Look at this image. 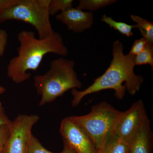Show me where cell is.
Masks as SVG:
<instances>
[{"instance_id":"cell-20","label":"cell","mask_w":153,"mask_h":153,"mask_svg":"<svg viewBox=\"0 0 153 153\" xmlns=\"http://www.w3.org/2000/svg\"><path fill=\"white\" fill-rule=\"evenodd\" d=\"M8 36L5 30L0 29V57H2L5 51L7 45Z\"/></svg>"},{"instance_id":"cell-2","label":"cell","mask_w":153,"mask_h":153,"mask_svg":"<svg viewBox=\"0 0 153 153\" xmlns=\"http://www.w3.org/2000/svg\"><path fill=\"white\" fill-rule=\"evenodd\" d=\"M19 47L18 55L10 60L7 66V74L15 83H22L31 77L29 71H36L44 56L53 53L66 57L68 48L61 35L57 32L45 39L37 38L32 31L24 30L17 36Z\"/></svg>"},{"instance_id":"cell-3","label":"cell","mask_w":153,"mask_h":153,"mask_svg":"<svg viewBox=\"0 0 153 153\" xmlns=\"http://www.w3.org/2000/svg\"><path fill=\"white\" fill-rule=\"evenodd\" d=\"M74 66L73 60L60 57L52 60L45 74L34 76V87L41 97L40 106L55 101L70 89L81 87Z\"/></svg>"},{"instance_id":"cell-13","label":"cell","mask_w":153,"mask_h":153,"mask_svg":"<svg viewBox=\"0 0 153 153\" xmlns=\"http://www.w3.org/2000/svg\"><path fill=\"white\" fill-rule=\"evenodd\" d=\"M100 21L105 23L114 30H117L121 34L127 37H131L133 35V29H137L136 25H130L123 22L115 21L111 17L108 16L105 14L103 15Z\"/></svg>"},{"instance_id":"cell-18","label":"cell","mask_w":153,"mask_h":153,"mask_svg":"<svg viewBox=\"0 0 153 153\" xmlns=\"http://www.w3.org/2000/svg\"><path fill=\"white\" fill-rule=\"evenodd\" d=\"M147 43L146 39L143 37L139 39L135 40L128 55L134 57L139 55L144 49Z\"/></svg>"},{"instance_id":"cell-12","label":"cell","mask_w":153,"mask_h":153,"mask_svg":"<svg viewBox=\"0 0 153 153\" xmlns=\"http://www.w3.org/2000/svg\"><path fill=\"white\" fill-rule=\"evenodd\" d=\"M131 18L136 23L143 38L146 39L148 43L153 44V23L136 15H131Z\"/></svg>"},{"instance_id":"cell-21","label":"cell","mask_w":153,"mask_h":153,"mask_svg":"<svg viewBox=\"0 0 153 153\" xmlns=\"http://www.w3.org/2000/svg\"><path fill=\"white\" fill-rule=\"evenodd\" d=\"M19 0H0V18L6 10L19 2Z\"/></svg>"},{"instance_id":"cell-23","label":"cell","mask_w":153,"mask_h":153,"mask_svg":"<svg viewBox=\"0 0 153 153\" xmlns=\"http://www.w3.org/2000/svg\"><path fill=\"white\" fill-rule=\"evenodd\" d=\"M63 145H64L63 146L64 147H63V151L64 152V153H76L73 150L71 149V148L68 146L67 145L64 144H63Z\"/></svg>"},{"instance_id":"cell-8","label":"cell","mask_w":153,"mask_h":153,"mask_svg":"<svg viewBox=\"0 0 153 153\" xmlns=\"http://www.w3.org/2000/svg\"><path fill=\"white\" fill-rule=\"evenodd\" d=\"M60 133L63 144L76 153H97V148L92 140L80 126L69 117L63 119Z\"/></svg>"},{"instance_id":"cell-10","label":"cell","mask_w":153,"mask_h":153,"mask_svg":"<svg viewBox=\"0 0 153 153\" xmlns=\"http://www.w3.org/2000/svg\"><path fill=\"white\" fill-rule=\"evenodd\" d=\"M153 135L149 120L130 143L128 153H152Z\"/></svg>"},{"instance_id":"cell-6","label":"cell","mask_w":153,"mask_h":153,"mask_svg":"<svg viewBox=\"0 0 153 153\" xmlns=\"http://www.w3.org/2000/svg\"><path fill=\"white\" fill-rule=\"evenodd\" d=\"M143 102L137 100L125 111H121L115 123L113 134L129 144L149 120Z\"/></svg>"},{"instance_id":"cell-9","label":"cell","mask_w":153,"mask_h":153,"mask_svg":"<svg viewBox=\"0 0 153 153\" xmlns=\"http://www.w3.org/2000/svg\"><path fill=\"white\" fill-rule=\"evenodd\" d=\"M56 19L66 25L68 30L77 33L90 29L94 22L93 12L73 7L57 14Z\"/></svg>"},{"instance_id":"cell-1","label":"cell","mask_w":153,"mask_h":153,"mask_svg":"<svg viewBox=\"0 0 153 153\" xmlns=\"http://www.w3.org/2000/svg\"><path fill=\"white\" fill-rule=\"evenodd\" d=\"M121 41H115L113 44L112 60L105 72L84 90H71L72 106H77L86 96L106 89L114 90L115 97L119 100L123 98L126 91L132 95L139 91L143 78L135 74L134 57L125 55Z\"/></svg>"},{"instance_id":"cell-14","label":"cell","mask_w":153,"mask_h":153,"mask_svg":"<svg viewBox=\"0 0 153 153\" xmlns=\"http://www.w3.org/2000/svg\"><path fill=\"white\" fill-rule=\"evenodd\" d=\"M117 2V0H79L76 8L82 10L92 12Z\"/></svg>"},{"instance_id":"cell-17","label":"cell","mask_w":153,"mask_h":153,"mask_svg":"<svg viewBox=\"0 0 153 153\" xmlns=\"http://www.w3.org/2000/svg\"><path fill=\"white\" fill-rule=\"evenodd\" d=\"M27 153H64V152L63 151L60 153H54L48 150L42 145L39 140L32 134Z\"/></svg>"},{"instance_id":"cell-4","label":"cell","mask_w":153,"mask_h":153,"mask_svg":"<svg viewBox=\"0 0 153 153\" xmlns=\"http://www.w3.org/2000/svg\"><path fill=\"white\" fill-rule=\"evenodd\" d=\"M50 1L19 0L5 11L0 18V23L10 20L22 21L34 27L40 39L49 38L55 32L50 20Z\"/></svg>"},{"instance_id":"cell-22","label":"cell","mask_w":153,"mask_h":153,"mask_svg":"<svg viewBox=\"0 0 153 153\" xmlns=\"http://www.w3.org/2000/svg\"><path fill=\"white\" fill-rule=\"evenodd\" d=\"M12 121L9 119L7 116L5 112L4 108L2 106L1 103L0 104V127L5 125L10 124Z\"/></svg>"},{"instance_id":"cell-7","label":"cell","mask_w":153,"mask_h":153,"mask_svg":"<svg viewBox=\"0 0 153 153\" xmlns=\"http://www.w3.org/2000/svg\"><path fill=\"white\" fill-rule=\"evenodd\" d=\"M39 119L37 114H19L11 122L4 153H27L32 128Z\"/></svg>"},{"instance_id":"cell-5","label":"cell","mask_w":153,"mask_h":153,"mask_svg":"<svg viewBox=\"0 0 153 153\" xmlns=\"http://www.w3.org/2000/svg\"><path fill=\"white\" fill-rule=\"evenodd\" d=\"M120 112L106 101H102L93 105L87 114L69 118L88 135L97 149L113 134L115 123Z\"/></svg>"},{"instance_id":"cell-15","label":"cell","mask_w":153,"mask_h":153,"mask_svg":"<svg viewBox=\"0 0 153 153\" xmlns=\"http://www.w3.org/2000/svg\"><path fill=\"white\" fill-rule=\"evenodd\" d=\"M153 44L147 43L144 49L139 55L134 57L135 66L147 65L153 70Z\"/></svg>"},{"instance_id":"cell-24","label":"cell","mask_w":153,"mask_h":153,"mask_svg":"<svg viewBox=\"0 0 153 153\" xmlns=\"http://www.w3.org/2000/svg\"><path fill=\"white\" fill-rule=\"evenodd\" d=\"M6 89L2 87V86H0V95L1 94H2L3 93H4V92L5 91ZM1 102H0V104H1Z\"/></svg>"},{"instance_id":"cell-16","label":"cell","mask_w":153,"mask_h":153,"mask_svg":"<svg viewBox=\"0 0 153 153\" xmlns=\"http://www.w3.org/2000/svg\"><path fill=\"white\" fill-rule=\"evenodd\" d=\"M73 0H51L49 3V10L50 16H54L59 12H65L73 7Z\"/></svg>"},{"instance_id":"cell-11","label":"cell","mask_w":153,"mask_h":153,"mask_svg":"<svg viewBox=\"0 0 153 153\" xmlns=\"http://www.w3.org/2000/svg\"><path fill=\"white\" fill-rule=\"evenodd\" d=\"M129 144L114 135H111L97 148V153H128Z\"/></svg>"},{"instance_id":"cell-19","label":"cell","mask_w":153,"mask_h":153,"mask_svg":"<svg viewBox=\"0 0 153 153\" xmlns=\"http://www.w3.org/2000/svg\"><path fill=\"white\" fill-rule=\"evenodd\" d=\"M10 125V124L5 125L0 127V153H4V149L9 136Z\"/></svg>"}]
</instances>
